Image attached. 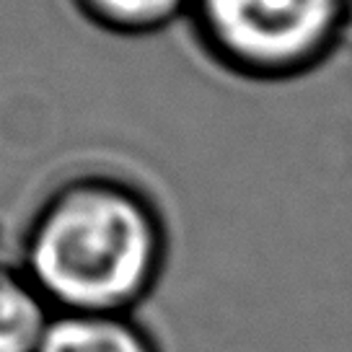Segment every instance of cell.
I'll return each instance as SVG.
<instances>
[{
    "label": "cell",
    "mask_w": 352,
    "mask_h": 352,
    "mask_svg": "<svg viewBox=\"0 0 352 352\" xmlns=\"http://www.w3.org/2000/svg\"><path fill=\"white\" fill-rule=\"evenodd\" d=\"M164 226L138 192L107 179L67 184L36 212L23 272L55 314H130L155 287Z\"/></svg>",
    "instance_id": "cell-1"
},
{
    "label": "cell",
    "mask_w": 352,
    "mask_h": 352,
    "mask_svg": "<svg viewBox=\"0 0 352 352\" xmlns=\"http://www.w3.org/2000/svg\"><path fill=\"white\" fill-rule=\"evenodd\" d=\"M86 11L120 32H153L192 11V0H80Z\"/></svg>",
    "instance_id": "cell-5"
},
{
    "label": "cell",
    "mask_w": 352,
    "mask_h": 352,
    "mask_svg": "<svg viewBox=\"0 0 352 352\" xmlns=\"http://www.w3.org/2000/svg\"><path fill=\"white\" fill-rule=\"evenodd\" d=\"M199 36L231 73L293 83L340 50L352 0H192Z\"/></svg>",
    "instance_id": "cell-2"
},
{
    "label": "cell",
    "mask_w": 352,
    "mask_h": 352,
    "mask_svg": "<svg viewBox=\"0 0 352 352\" xmlns=\"http://www.w3.org/2000/svg\"><path fill=\"white\" fill-rule=\"evenodd\" d=\"M39 352H161L130 314H55Z\"/></svg>",
    "instance_id": "cell-3"
},
{
    "label": "cell",
    "mask_w": 352,
    "mask_h": 352,
    "mask_svg": "<svg viewBox=\"0 0 352 352\" xmlns=\"http://www.w3.org/2000/svg\"><path fill=\"white\" fill-rule=\"evenodd\" d=\"M55 311L23 270L0 264V352H39Z\"/></svg>",
    "instance_id": "cell-4"
}]
</instances>
